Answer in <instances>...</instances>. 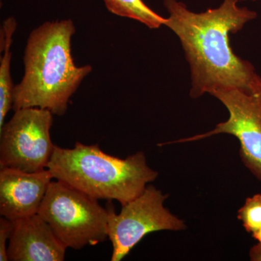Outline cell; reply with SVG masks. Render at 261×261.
<instances>
[{"label":"cell","mask_w":261,"mask_h":261,"mask_svg":"<svg viewBox=\"0 0 261 261\" xmlns=\"http://www.w3.org/2000/svg\"><path fill=\"white\" fill-rule=\"evenodd\" d=\"M238 3L224 0L219 8L195 13L181 2L164 0L169 13L164 25L177 35L190 63L192 97L220 89H250L260 79L253 65L237 56L230 45V34L257 16Z\"/></svg>","instance_id":"cell-1"},{"label":"cell","mask_w":261,"mask_h":261,"mask_svg":"<svg viewBox=\"0 0 261 261\" xmlns=\"http://www.w3.org/2000/svg\"><path fill=\"white\" fill-rule=\"evenodd\" d=\"M70 19L46 22L33 30L24 54L25 72L15 86L13 109L39 108L63 116L92 67L77 66L71 54L75 34Z\"/></svg>","instance_id":"cell-2"},{"label":"cell","mask_w":261,"mask_h":261,"mask_svg":"<svg viewBox=\"0 0 261 261\" xmlns=\"http://www.w3.org/2000/svg\"><path fill=\"white\" fill-rule=\"evenodd\" d=\"M47 169L58 181L97 200H117L122 206L140 195L159 176L144 152L121 159L103 152L98 145L80 142L72 149L56 145Z\"/></svg>","instance_id":"cell-3"},{"label":"cell","mask_w":261,"mask_h":261,"mask_svg":"<svg viewBox=\"0 0 261 261\" xmlns=\"http://www.w3.org/2000/svg\"><path fill=\"white\" fill-rule=\"evenodd\" d=\"M37 214L66 248L80 250L108 238L107 209L64 182L51 181Z\"/></svg>","instance_id":"cell-4"},{"label":"cell","mask_w":261,"mask_h":261,"mask_svg":"<svg viewBox=\"0 0 261 261\" xmlns=\"http://www.w3.org/2000/svg\"><path fill=\"white\" fill-rule=\"evenodd\" d=\"M168 195L152 185L135 200L122 206L119 214L112 201L107 203L108 239L113 245L112 261H121L146 235L154 231H182L187 228L183 220L164 206Z\"/></svg>","instance_id":"cell-5"},{"label":"cell","mask_w":261,"mask_h":261,"mask_svg":"<svg viewBox=\"0 0 261 261\" xmlns=\"http://www.w3.org/2000/svg\"><path fill=\"white\" fill-rule=\"evenodd\" d=\"M53 115L39 108L15 111L0 128V168L30 173L47 169L56 148L50 135Z\"/></svg>","instance_id":"cell-6"},{"label":"cell","mask_w":261,"mask_h":261,"mask_svg":"<svg viewBox=\"0 0 261 261\" xmlns=\"http://www.w3.org/2000/svg\"><path fill=\"white\" fill-rule=\"evenodd\" d=\"M210 94L228 110L227 121L207 133L159 146L195 142L220 134L234 136L240 143V157L244 164L261 181V77L250 89H220Z\"/></svg>","instance_id":"cell-7"},{"label":"cell","mask_w":261,"mask_h":261,"mask_svg":"<svg viewBox=\"0 0 261 261\" xmlns=\"http://www.w3.org/2000/svg\"><path fill=\"white\" fill-rule=\"evenodd\" d=\"M53 176L48 169L25 172L0 168V214L15 221L37 214Z\"/></svg>","instance_id":"cell-8"},{"label":"cell","mask_w":261,"mask_h":261,"mask_svg":"<svg viewBox=\"0 0 261 261\" xmlns=\"http://www.w3.org/2000/svg\"><path fill=\"white\" fill-rule=\"evenodd\" d=\"M8 247L11 261H63L66 247L38 214L15 220Z\"/></svg>","instance_id":"cell-9"},{"label":"cell","mask_w":261,"mask_h":261,"mask_svg":"<svg viewBox=\"0 0 261 261\" xmlns=\"http://www.w3.org/2000/svg\"><path fill=\"white\" fill-rule=\"evenodd\" d=\"M16 27V20L14 18H7L3 22L0 34V48L1 51H3L0 61V128L4 126L5 117L13 106L15 86L10 74L12 58L10 47Z\"/></svg>","instance_id":"cell-10"},{"label":"cell","mask_w":261,"mask_h":261,"mask_svg":"<svg viewBox=\"0 0 261 261\" xmlns=\"http://www.w3.org/2000/svg\"><path fill=\"white\" fill-rule=\"evenodd\" d=\"M107 9L118 16L134 19L149 29H158L165 25L163 18L150 9L142 0H103Z\"/></svg>","instance_id":"cell-11"},{"label":"cell","mask_w":261,"mask_h":261,"mask_svg":"<svg viewBox=\"0 0 261 261\" xmlns=\"http://www.w3.org/2000/svg\"><path fill=\"white\" fill-rule=\"evenodd\" d=\"M238 219L249 233L261 228V194L248 197L238 211Z\"/></svg>","instance_id":"cell-12"},{"label":"cell","mask_w":261,"mask_h":261,"mask_svg":"<svg viewBox=\"0 0 261 261\" xmlns=\"http://www.w3.org/2000/svg\"><path fill=\"white\" fill-rule=\"evenodd\" d=\"M13 228V221L2 216L0 219V261L9 260L7 242L10 240Z\"/></svg>","instance_id":"cell-13"},{"label":"cell","mask_w":261,"mask_h":261,"mask_svg":"<svg viewBox=\"0 0 261 261\" xmlns=\"http://www.w3.org/2000/svg\"><path fill=\"white\" fill-rule=\"evenodd\" d=\"M250 260L252 261H261V245L260 244L252 247L250 251Z\"/></svg>","instance_id":"cell-14"},{"label":"cell","mask_w":261,"mask_h":261,"mask_svg":"<svg viewBox=\"0 0 261 261\" xmlns=\"http://www.w3.org/2000/svg\"><path fill=\"white\" fill-rule=\"evenodd\" d=\"M252 238L255 239L257 241H258V244L261 245V228L255 231V232L252 233Z\"/></svg>","instance_id":"cell-15"},{"label":"cell","mask_w":261,"mask_h":261,"mask_svg":"<svg viewBox=\"0 0 261 261\" xmlns=\"http://www.w3.org/2000/svg\"><path fill=\"white\" fill-rule=\"evenodd\" d=\"M253 1H256V0H253Z\"/></svg>","instance_id":"cell-16"}]
</instances>
